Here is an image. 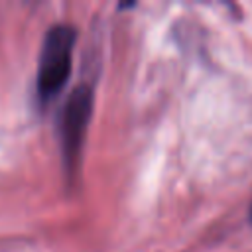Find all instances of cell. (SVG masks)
<instances>
[{"instance_id":"6da1fadb","label":"cell","mask_w":252,"mask_h":252,"mask_svg":"<svg viewBox=\"0 0 252 252\" xmlns=\"http://www.w3.org/2000/svg\"><path fill=\"white\" fill-rule=\"evenodd\" d=\"M75 45V30L67 24L49 28L43 37L37 69V94L43 102L59 94L71 73V57Z\"/></svg>"},{"instance_id":"7a4b0ae2","label":"cell","mask_w":252,"mask_h":252,"mask_svg":"<svg viewBox=\"0 0 252 252\" xmlns=\"http://www.w3.org/2000/svg\"><path fill=\"white\" fill-rule=\"evenodd\" d=\"M93 112V91L87 85H79L69 94L63 112H61V150L67 169H73L75 161L79 159L87 124Z\"/></svg>"},{"instance_id":"3957f363","label":"cell","mask_w":252,"mask_h":252,"mask_svg":"<svg viewBox=\"0 0 252 252\" xmlns=\"http://www.w3.org/2000/svg\"><path fill=\"white\" fill-rule=\"evenodd\" d=\"M250 219H252V207H250Z\"/></svg>"}]
</instances>
